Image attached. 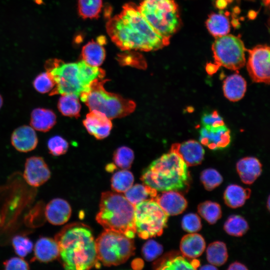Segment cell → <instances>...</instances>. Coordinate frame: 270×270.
<instances>
[{
    "label": "cell",
    "instance_id": "obj_37",
    "mask_svg": "<svg viewBox=\"0 0 270 270\" xmlns=\"http://www.w3.org/2000/svg\"><path fill=\"white\" fill-rule=\"evenodd\" d=\"M200 178L204 188L209 191L218 187L223 180L220 174L214 168L204 170L201 173Z\"/></svg>",
    "mask_w": 270,
    "mask_h": 270
},
{
    "label": "cell",
    "instance_id": "obj_16",
    "mask_svg": "<svg viewBox=\"0 0 270 270\" xmlns=\"http://www.w3.org/2000/svg\"><path fill=\"white\" fill-rule=\"evenodd\" d=\"M168 216L182 214L186 208L188 202L182 194L177 190L162 192L153 198Z\"/></svg>",
    "mask_w": 270,
    "mask_h": 270
},
{
    "label": "cell",
    "instance_id": "obj_33",
    "mask_svg": "<svg viewBox=\"0 0 270 270\" xmlns=\"http://www.w3.org/2000/svg\"><path fill=\"white\" fill-rule=\"evenodd\" d=\"M200 214L209 224H214L222 216L220 205L211 201H206L200 203L198 206Z\"/></svg>",
    "mask_w": 270,
    "mask_h": 270
},
{
    "label": "cell",
    "instance_id": "obj_44",
    "mask_svg": "<svg viewBox=\"0 0 270 270\" xmlns=\"http://www.w3.org/2000/svg\"><path fill=\"white\" fill-rule=\"evenodd\" d=\"M5 270H29L28 262L22 258L14 257L3 262Z\"/></svg>",
    "mask_w": 270,
    "mask_h": 270
},
{
    "label": "cell",
    "instance_id": "obj_21",
    "mask_svg": "<svg viewBox=\"0 0 270 270\" xmlns=\"http://www.w3.org/2000/svg\"><path fill=\"white\" fill-rule=\"evenodd\" d=\"M236 170L242 181L246 184H252L260 175L262 165L256 158L246 157L236 164Z\"/></svg>",
    "mask_w": 270,
    "mask_h": 270
},
{
    "label": "cell",
    "instance_id": "obj_24",
    "mask_svg": "<svg viewBox=\"0 0 270 270\" xmlns=\"http://www.w3.org/2000/svg\"><path fill=\"white\" fill-rule=\"evenodd\" d=\"M56 122V115L51 110L38 108L34 109L31 112V126L38 131L48 132L54 126Z\"/></svg>",
    "mask_w": 270,
    "mask_h": 270
},
{
    "label": "cell",
    "instance_id": "obj_45",
    "mask_svg": "<svg viewBox=\"0 0 270 270\" xmlns=\"http://www.w3.org/2000/svg\"><path fill=\"white\" fill-rule=\"evenodd\" d=\"M228 270H248V268L246 266H244V264L239 262H235L232 264H231Z\"/></svg>",
    "mask_w": 270,
    "mask_h": 270
},
{
    "label": "cell",
    "instance_id": "obj_5",
    "mask_svg": "<svg viewBox=\"0 0 270 270\" xmlns=\"http://www.w3.org/2000/svg\"><path fill=\"white\" fill-rule=\"evenodd\" d=\"M96 220L105 230L118 232L130 238L136 234L134 206L120 194L102 193Z\"/></svg>",
    "mask_w": 270,
    "mask_h": 270
},
{
    "label": "cell",
    "instance_id": "obj_7",
    "mask_svg": "<svg viewBox=\"0 0 270 270\" xmlns=\"http://www.w3.org/2000/svg\"><path fill=\"white\" fill-rule=\"evenodd\" d=\"M138 8L150 26L170 40L180 24L178 6L174 0H142Z\"/></svg>",
    "mask_w": 270,
    "mask_h": 270
},
{
    "label": "cell",
    "instance_id": "obj_25",
    "mask_svg": "<svg viewBox=\"0 0 270 270\" xmlns=\"http://www.w3.org/2000/svg\"><path fill=\"white\" fill-rule=\"evenodd\" d=\"M81 56L82 60L93 66H100L106 58L103 44L99 42L92 40L82 48Z\"/></svg>",
    "mask_w": 270,
    "mask_h": 270
},
{
    "label": "cell",
    "instance_id": "obj_14",
    "mask_svg": "<svg viewBox=\"0 0 270 270\" xmlns=\"http://www.w3.org/2000/svg\"><path fill=\"white\" fill-rule=\"evenodd\" d=\"M83 124L88 133L98 140L106 138L112 128L110 120L104 114L96 110H90Z\"/></svg>",
    "mask_w": 270,
    "mask_h": 270
},
{
    "label": "cell",
    "instance_id": "obj_15",
    "mask_svg": "<svg viewBox=\"0 0 270 270\" xmlns=\"http://www.w3.org/2000/svg\"><path fill=\"white\" fill-rule=\"evenodd\" d=\"M170 150L177 154L188 166H195L202 162L204 150L200 143L194 140H189L182 144H172Z\"/></svg>",
    "mask_w": 270,
    "mask_h": 270
},
{
    "label": "cell",
    "instance_id": "obj_23",
    "mask_svg": "<svg viewBox=\"0 0 270 270\" xmlns=\"http://www.w3.org/2000/svg\"><path fill=\"white\" fill-rule=\"evenodd\" d=\"M223 92L225 97L232 102L242 99L246 92V82L238 74L228 76L224 81Z\"/></svg>",
    "mask_w": 270,
    "mask_h": 270
},
{
    "label": "cell",
    "instance_id": "obj_46",
    "mask_svg": "<svg viewBox=\"0 0 270 270\" xmlns=\"http://www.w3.org/2000/svg\"><path fill=\"white\" fill-rule=\"evenodd\" d=\"M200 270H217V268H216L214 265L212 264H206L202 266H201L200 268Z\"/></svg>",
    "mask_w": 270,
    "mask_h": 270
},
{
    "label": "cell",
    "instance_id": "obj_39",
    "mask_svg": "<svg viewBox=\"0 0 270 270\" xmlns=\"http://www.w3.org/2000/svg\"><path fill=\"white\" fill-rule=\"evenodd\" d=\"M47 146L51 154L60 156L66 153L68 148V144L62 137L55 136L48 140Z\"/></svg>",
    "mask_w": 270,
    "mask_h": 270
},
{
    "label": "cell",
    "instance_id": "obj_42",
    "mask_svg": "<svg viewBox=\"0 0 270 270\" xmlns=\"http://www.w3.org/2000/svg\"><path fill=\"white\" fill-rule=\"evenodd\" d=\"M142 56L134 53L126 52L118 57V60L122 64L128 65L137 68L146 66V62L142 61Z\"/></svg>",
    "mask_w": 270,
    "mask_h": 270
},
{
    "label": "cell",
    "instance_id": "obj_19",
    "mask_svg": "<svg viewBox=\"0 0 270 270\" xmlns=\"http://www.w3.org/2000/svg\"><path fill=\"white\" fill-rule=\"evenodd\" d=\"M72 208L66 200L56 198L46 205L45 214L48 222L54 225H62L70 218Z\"/></svg>",
    "mask_w": 270,
    "mask_h": 270
},
{
    "label": "cell",
    "instance_id": "obj_17",
    "mask_svg": "<svg viewBox=\"0 0 270 270\" xmlns=\"http://www.w3.org/2000/svg\"><path fill=\"white\" fill-rule=\"evenodd\" d=\"M185 258L178 252H170L156 261L154 268L156 270H196L200 266L199 260Z\"/></svg>",
    "mask_w": 270,
    "mask_h": 270
},
{
    "label": "cell",
    "instance_id": "obj_1",
    "mask_svg": "<svg viewBox=\"0 0 270 270\" xmlns=\"http://www.w3.org/2000/svg\"><path fill=\"white\" fill-rule=\"evenodd\" d=\"M112 42L122 50L150 52L168 45L170 40L156 32L132 2L126 4L118 14L106 24Z\"/></svg>",
    "mask_w": 270,
    "mask_h": 270
},
{
    "label": "cell",
    "instance_id": "obj_47",
    "mask_svg": "<svg viewBox=\"0 0 270 270\" xmlns=\"http://www.w3.org/2000/svg\"><path fill=\"white\" fill-rule=\"evenodd\" d=\"M3 104V99L2 96L0 94V108H2Z\"/></svg>",
    "mask_w": 270,
    "mask_h": 270
},
{
    "label": "cell",
    "instance_id": "obj_40",
    "mask_svg": "<svg viewBox=\"0 0 270 270\" xmlns=\"http://www.w3.org/2000/svg\"><path fill=\"white\" fill-rule=\"evenodd\" d=\"M162 252V246L152 240L146 242L142 248V255L147 261H152L156 258Z\"/></svg>",
    "mask_w": 270,
    "mask_h": 270
},
{
    "label": "cell",
    "instance_id": "obj_36",
    "mask_svg": "<svg viewBox=\"0 0 270 270\" xmlns=\"http://www.w3.org/2000/svg\"><path fill=\"white\" fill-rule=\"evenodd\" d=\"M56 86L53 78L46 72L38 74L33 81L34 89L40 94L50 93L55 88Z\"/></svg>",
    "mask_w": 270,
    "mask_h": 270
},
{
    "label": "cell",
    "instance_id": "obj_27",
    "mask_svg": "<svg viewBox=\"0 0 270 270\" xmlns=\"http://www.w3.org/2000/svg\"><path fill=\"white\" fill-rule=\"evenodd\" d=\"M124 193L126 198L134 206L144 200L153 199L158 191L146 184H136Z\"/></svg>",
    "mask_w": 270,
    "mask_h": 270
},
{
    "label": "cell",
    "instance_id": "obj_18",
    "mask_svg": "<svg viewBox=\"0 0 270 270\" xmlns=\"http://www.w3.org/2000/svg\"><path fill=\"white\" fill-rule=\"evenodd\" d=\"M11 143L19 152H26L32 150L38 143L34 129L26 125L16 128L12 133Z\"/></svg>",
    "mask_w": 270,
    "mask_h": 270
},
{
    "label": "cell",
    "instance_id": "obj_20",
    "mask_svg": "<svg viewBox=\"0 0 270 270\" xmlns=\"http://www.w3.org/2000/svg\"><path fill=\"white\" fill-rule=\"evenodd\" d=\"M34 260L42 262H48L59 257V247L55 239L42 237L34 246Z\"/></svg>",
    "mask_w": 270,
    "mask_h": 270
},
{
    "label": "cell",
    "instance_id": "obj_32",
    "mask_svg": "<svg viewBox=\"0 0 270 270\" xmlns=\"http://www.w3.org/2000/svg\"><path fill=\"white\" fill-rule=\"evenodd\" d=\"M134 177L132 174L126 170L118 171L111 179L112 189L117 192H124L133 184Z\"/></svg>",
    "mask_w": 270,
    "mask_h": 270
},
{
    "label": "cell",
    "instance_id": "obj_26",
    "mask_svg": "<svg viewBox=\"0 0 270 270\" xmlns=\"http://www.w3.org/2000/svg\"><path fill=\"white\" fill-rule=\"evenodd\" d=\"M250 188H244L236 184H230L226 189L224 199L226 204L230 208H237L244 204L250 196Z\"/></svg>",
    "mask_w": 270,
    "mask_h": 270
},
{
    "label": "cell",
    "instance_id": "obj_38",
    "mask_svg": "<svg viewBox=\"0 0 270 270\" xmlns=\"http://www.w3.org/2000/svg\"><path fill=\"white\" fill-rule=\"evenodd\" d=\"M12 244L15 252L21 258L26 256L33 248V244L30 239L22 236H14Z\"/></svg>",
    "mask_w": 270,
    "mask_h": 270
},
{
    "label": "cell",
    "instance_id": "obj_48",
    "mask_svg": "<svg viewBox=\"0 0 270 270\" xmlns=\"http://www.w3.org/2000/svg\"><path fill=\"white\" fill-rule=\"evenodd\" d=\"M267 207L268 210H270V196H268V201H267Z\"/></svg>",
    "mask_w": 270,
    "mask_h": 270
},
{
    "label": "cell",
    "instance_id": "obj_2",
    "mask_svg": "<svg viewBox=\"0 0 270 270\" xmlns=\"http://www.w3.org/2000/svg\"><path fill=\"white\" fill-rule=\"evenodd\" d=\"M55 240L59 256L66 270H84L99 268L96 240L90 229L82 224L66 227Z\"/></svg>",
    "mask_w": 270,
    "mask_h": 270
},
{
    "label": "cell",
    "instance_id": "obj_22",
    "mask_svg": "<svg viewBox=\"0 0 270 270\" xmlns=\"http://www.w3.org/2000/svg\"><path fill=\"white\" fill-rule=\"evenodd\" d=\"M180 248L184 257L194 259L203 253L206 248V242L200 234L194 232L186 234L182 238Z\"/></svg>",
    "mask_w": 270,
    "mask_h": 270
},
{
    "label": "cell",
    "instance_id": "obj_43",
    "mask_svg": "<svg viewBox=\"0 0 270 270\" xmlns=\"http://www.w3.org/2000/svg\"><path fill=\"white\" fill-rule=\"evenodd\" d=\"M201 122L202 126H218L224 124L222 118L216 111L204 114Z\"/></svg>",
    "mask_w": 270,
    "mask_h": 270
},
{
    "label": "cell",
    "instance_id": "obj_9",
    "mask_svg": "<svg viewBox=\"0 0 270 270\" xmlns=\"http://www.w3.org/2000/svg\"><path fill=\"white\" fill-rule=\"evenodd\" d=\"M168 219V216L153 199L144 200L134 206L136 233L142 238L162 235Z\"/></svg>",
    "mask_w": 270,
    "mask_h": 270
},
{
    "label": "cell",
    "instance_id": "obj_31",
    "mask_svg": "<svg viewBox=\"0 0 270 270\" xmlns=\"http://www.w3.org/2000/svg\"><path fill=\"white\" fill-rule=\"evenodd\" d=\"M102 7V0H78V14L84 19L98 18Z\"/></svg>",
    "mask_w": 270,
    "mask_h": 270
},
{
    "label": "cell",
    "instance_id": "obj_10",
    "mask_svg": "<svg viewBox=\"0 0 270 270\" xmlns=\"http://www.w3.org/2000/svg\"><path fill=\"white\" fill-rule=\"evenodd\" d=\"M212 48L217 66L238 70L245 64L246 49L243 42L235 36L228 34L216 37Z\"/></svg>",
    "mask_w": 270,
    "mask_h": 270
},
{
    "label": "cell",
    "instance_id": "obj_4",
    "mask_svg": "<svg viewBox=\"0 0 270 270\" xmlns=\"http://www.w3.org/2000/svg\"><path fill=\"white\" fill-rule=\"evenodd\" d=\"M188 178L187 165L171 150L153 161L141 176L144 184L160 192L182 190L188 186Z\"/></svg>",
    "mask_w": 270,
    "mask_h": 270
},
{
    "label": "cell",
    "instance_id": "obj_34",
    "mask_svg": "<svg viewBox=\"0 0 270 270\" xmlns=\"http://www.w3.org/2000/svg\"><path fill=\"white\" fill-rule=\"evenodd\" d=\"M224 228L228 234L240 236L248 231V225L242 217L238 215H232L226 221Z\"/></svg>",
    "mask_w": 270,
    "mask_h": 270
},
{
    "label": "cell",
    "instance_id": "obj_29",
    "mask_svg": "<svg viewBox=\"0 0 270 270\" xmlns=\"http://www.w3.org/2000/svg\"><path fill=\"white\" fill-rule=\"evenodd\" d=\"M78 96L72 94H62L58 102V108L64 116L78 118L80 116L81 105Z\"/></svg>",
    "mask_w": 270,
    "mask_h": 270
},
{
    "label": "cell",
    "instance_id": "obj_28",
    "mask_svg": "<svg viewBox=\"0 0 270 270\" xmlns=\"http://www.w3.org/2000/svg\"><path fill=\"white\" fill-rule=\"evenodd\" d=\"M206 26L210 34L215 38L227 34L230 30L229 20L222 14H210L206 21Z\"/></svg>",
    "mask_w": 270,
    "mask_h": 270
},
{
    "label": "cell",
    "instance_id": "obj_3",
    "mask_svg": "<svg viewBox=\"0 0 270 270\" xmlns=\"http://www.w3.org/2000/svg\"><path fill=\"white\" fill-rule=\"evenodd\" d=\"M46 72L56 82V87L49 94H72L80 96L88 92L92 83L104 78L105 72L99 66H90L82 60L76 62L65 63L57 58L48 60L45 64Z\"/></svg>",
    "mask_w": 270,
    "mask_h": 270
},
{
    "label": "cell",
    "instance_id": "obj_41",
    "mask_svg": "<svg viewBox=\"0 0 270 270\" xmlns=\"http://www.w3.org/2000/svg\"><path fill=\"white\" fill-rule=\"evenodd\" d=\"M182 226L184 230L188 232H197L200 230L202 227L200 218L196 214H188L182 218Z\"/></svg>",
    "mask_w": 270,
    "mask_h": 270
},
{
    "label": "cell",
    "instance_id": "obj_13",
    "mask_svg": "<svg viewBox=\"0 0 270 270\" xmlns=\"http://www.w3.org/2000/svg\"><path fill=\"white\" fill-rule=\"evenodd\" d=\"M200 134V143L213 150L226 148L230 141V130L224 124L218 126H202Z\"/></svg>",
    "mask_w": 270,
    "mask_h": 270
},
{
    "label": "cell",
    "instance_id": "obj_8",
    "mask_svg": "<svg viewBox=\"0 0 270 270\" xmlns=\"http://www.w3.org/2000/svg\"><path fill=\"white\" fill-rule=\"evenodd\" d=\"M96 244L98 258L105 266L125 262L135 250L132 238L111 230H105L100 234L96 240Z\"/></svg>",
    "mask_w": 270,
    "mask_h": 270
},
{
    "label": "cell",
    "instance_id": "obj_11",
    "mask_svg": "<svg viewBox=\"0 0 270 270\" xmlns=\"http://www.w3.org/2000/svg\"><path fill=\"white\" fill-rule=\"evenodd\" d=\"M247 70L252 80L256 82L269 84L270 49L266 45H258L248 50Z\"/></svg>",
    "mask_w": 270,
    "mask_h": 270
},
{
    "label": "cell",
    "instance_id": "obj_30",
    "mask_svg": "<svg viewBox=\"0 0 270 270\" xmlns=\"http://www.w3.org/2000/svg\"><path fill=\"white\" fill-rule=\"evenodd\" d=\"M228 254L226 244L220 241L210 243L206 248L208 262L216 266H220L227 260Z\"/></svg>",
    "mask_w": 270,
    "mask_h": 270
},
{
    "label": "cell",
    "instance_id": "obj_12",
    "mask_svg": "<svg viewBox=\"0 0 270 270\" xmlns=\"http://www.w3.org/2000/svg\"><path fill=\"white\" fill-rule=\"evenodd\" d=\"M50 168L44 158L33 156L26 160L24 177L26 182L32 186H39L50 177Z\"/></svg>",
    "mask_w": 270,
    "mask_h": 270
},
{
    "label": "cell",
    "instance_id": "obj_6",
    "mask_svg": "<svg viewBox=\"0 0 270 270\" xmlns=\"http://www.w3.org/2000/svg\"><path fill=\"white\" fill-rule=\"evenodd\" d=\"M107 80L104 78L94 80L90 90L80 94L81 100L90 110L99 111L110 120L123 118L132 112L136 106L135 102L119 94L106 91L104 86Z\"/></svg>",
    "mask_w": 270,
    "mask_h": 270
},
{
    "label": "cell",
    "instance_id": "obj_35",
    "mask_svg": "<svg viewBox=\"0 0 270 270\" xmlns=\"http://www.w3.org/2000/svg\"><path fill=\"white\" fill-rule=\"evenodd\" d=\"M113 160L118 168L123 170L129 169L134 160V153L127 146H120L114 152Z\"/></svg>",
    "mask_w": 270,
    "mask_h": 270
}]
</instances>
